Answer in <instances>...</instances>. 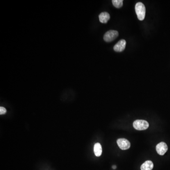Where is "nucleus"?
Wrapping results in <instances>:
<instances>
[{
    "label": "nucleus",
    "mask_w": 170,
    "mask_h": 170,
    "mask_svg": "<svg viewBox=\"0 0 170 170\" xmlns=\"http://www.w3.org/2000/svg\"><path fill=\"white\" fill-rule=\"evenodd\" d=\"M135 11L139 20H144L146 15V8L144 4L141 2L137 3L135 6Z\"/></svg>",
    "instance_id": "1"
},
{
    "label": "nucleus",
    "mask_w": 170,
    "mask_h": 170,
    "mask_svg": "<svg viewBox=\"0 0 170 170\" xmlns=\"http://www.w3.org/2000/svg\"><path fill=\"white\" fill-rule=\"evenodd\" d=\"M133 125L136 130H143L148 128L149 124L147 121L145 120H137L134 121Z\"/></svg>",
    "instance_id": "2"
},
{
    "label": "nucleus",
    "mask_w": 170,
    "mask_h": 170,
    "mask_svg": "<svg viewBox=\"0 0 170 170\" xmlns=\"http://www.w3.org/2000/svg\"><path fill=\"white\" fill-rule=\"evenodd\" d=\"M119 35L118 32L116 30H109L106 32L103 36V39L106 42H111L118 37Z\"/></svg>",
    "instance_id": "3"
},
{
    "label": "nucleus",
    "mask_w": 170,
    "mask_h": 170,
    "mask_svg": "<svg viewBox=\"0 0 170 170\" xmlns=\"http://www.w3.org/2000/svg\"><path fill=\"white\" fill-rule=\"evenodd\" d=\"M117 144L119 147L122 150H127L130 147V143L125 139H119L117 140Z\"/></svg>",
    "instance_id": "4"
},
{
    "label": "nucleus",
    "mask_w": 170,
    "mask_h": 170,
    "mask_svg": "<svg viewBox=\"0 0 170 170\" xmlns=\"http://www.w3.org/2000/svg\"><path fill=\"white\" fill-rule=\"evenodd\" d=\"M156 150L159 155H164L168 150V146L164 142H160L156 146Z\"/></svg>",
    "instance_id": "5"
},
{
    "label": "nucleus",
    "mask_w": 170,
    "mask_h": 170,
    "mask_svg": "<svg viewBox=\"0 0 170 170\" xmlns=\"http://www.w3.org/2000/svg\"><path fill=\"white\" fill-rule=\"evenodd\" d=\"M126 45V41L121 39L113 47V49L115 52H121L123 51L125 48Z\"/></svg>",
    "instance_id": "6"
},
{
    "label": "nucleus",
    "mask_w": 170,
    "mask_h": 170,
    "mask_svg": "<svg viewBox=\"0 0 170 170\" xmlns=\"http://www.w3.org/2000/svg\"><path fill=\"white\" fill-rule=\"evenodd\" d=\"M110 18V16L108 13L104 12H102L99 15L100 22L102 23H106Z\"/></svg>",
    "instance_id": "7"
},
{
    "label": "nucleus",
    "mask_w": 170,
    "mask_h": 170,
    "mask_svg": "<svg viewBox=\"0 0 170 170\" xmlns=\"http://www.w3.org/2000/svg\"><path fill=\"white\" fill-rule=\"evenodd\" d=\"M154 167V164L151 161H146L141 165V170H152Z\"/></svg>",
    "instance_id": "8"
},
{
    "label": "nucleus",
    "mask_w": 170,
    "mask_h": 170,
    "mask_svg": "<svg viewBox=\"0 0 170 170\" xmlns=\"http://www.w3.org/2000/svg\"><path fill=\"white\" fill-rule=\"evenodd\" d=\"M94 151L96 156L97 157L101 156L102 153V148L100 144L99 143L95 144L94 147Z\"/></svg>",
    "instance_id": "9"
},
{
    "label": "nucleus",
    "mask_w": 170,
    "mask_h": 170,
    "mask_svg": "<svg viewBox=\"0 0 170 170\" xmlns=\"http://www.w3.org/2000/svg\"><path fill=\"white\" fill-rule=\"evenodd\" d=\"M112 3L113 6L117 8H120L123 5L122 0H112Z\"/></svg>",
    "instance_id": "10"
},
{
    "label": "nucleus",
    "mask_w": 170,
    "mask_h": 170,
    "mask_svg": "<svg viewBox=\"0 0 170 170\" xmlns=\"http://www.w3.org/2000/svg\"><path fill=\"white\" fill-rule=\"evenodd\" d=\"M6 113V109L3 107H0V114L1 115L4 114Z\"/></svg>",
    "instance_id": "11"
},
{
    "label": "nucleus",
    "mask_w": 170,
    "mask_h": 170,
    "mask_svg": "<svg viewBox=\"0 0 170 170\" xmlns=\"http://www.w3.org/2000/svg\"><path fill=\"white\" fill-rule=\"evenodd\" d=\"M116 168V166H112V168H113V169H115V168Z\"/></svg>",
    "instance_id": "12"
}]
</instances>
